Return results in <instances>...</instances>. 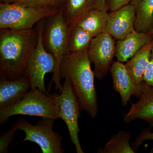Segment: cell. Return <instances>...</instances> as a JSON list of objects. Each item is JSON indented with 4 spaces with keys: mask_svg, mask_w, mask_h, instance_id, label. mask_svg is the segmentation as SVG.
<instances>
[{
    "mask_svg": "<svg viewBox=\"0 0 153 153\" xmlns=\"http://www.w3.org/2000/svg\"><path fill=\"white\" fill-rule=\"evenodd\" d=\"M38 39L37 27L30 30L0 29V75L6 79L24 76Z\"/></svg>",
    "mask_w": 153,
    "mask_h": 153,
    "instance_id": "1",
    "label": "cell"
},
{
    "mask_svg": "<svg viewBox=\"0 0 153 153\" xmlns=\"http://www.w3.org/2000/svg\"><path fill=\"white\" fill-rule=\"evenodd\" d=\"M91 63L87 51L68 53L61 62L60 75L61 79L70 80L81 111L94 118L98 114V106Z\"/></svg>",
    "mask_w": 153,
    "mask_h": 153,
    "instance_id": "2",
    "label": "cell"
},
{
    "mask_svg": "<svg viewBox=\"0 0 153 153\" xmlns=\"http://www.w3.org/2000/svg\"><path fill=\"white\" fill-rule=\"evenodd\" d=\"M69 30V26L63 18L62 8L57 13L46 19L43 33V44L56 61V68L48 85V91H50L53 82L55 84V91L59 90L60 92L63 88L60 82V67L63 57L68 53Z\"/></svg>",
    "mask_w": 153,
    "mask_h": 153,
    "instance_id": "3",
    "label": "cell"
},
{
    "mask_svg": "<svg viewBox=\"0 0 153 153\" xmlns=\"http://www.w3.org/2000/svg\"><path fill=\"white\" fill-rule=\"evenodd\" d=\"M61 8L28 7L14 3L1 2L0 29L30 30L41 20L57 13Z\"/></svg>",
    "mask_w": 153,
    "mask_h": 153,
    "instance_id": "4",
    "label": "cell"
},
{
    "mask_svg": "<svg viewBox=\"0 0 153 153\" xmlns=\"http://www.w3.org/2000/svg\"><path fill=\"white\" fill-rule=\"evenodd\" d=\"M17 115L39 117L56 120L60 118L53 94L48 95L38 88L31 89L18 103L0 109V124Z\"/></svg>",
    "mask_w": 153,
    "mask_h": 153,
    "instance_id": "5",
    "label": "cell"
},
{
    "mask_svg": "<svg viewBox=\"0 0 153 153\" xmlns=\"http://www.w3.org/2000/svg\"><path fill=\"white\" fill-rule=\"evenodd\" d=\"M46 19H43L37 24L38 39L37 45L30 55L24 72V76L30 79L32 88H38L48 95L44 84L45 75L54 73L56 68L55 57L44 47L43 41V30Z\"/></svg>",
    "mask_w": 153,
    "mask_h": 153,
    "instance_id": "6",
    "label": "cell"
},
{
    "mask_svg": "<svg viewBox=\"0 0 153 153\" xmlns=\"http://www.w3.org/2000/svg\"><path fill=\"white\" fill-rule=\"evenodd\" d=\"M55 120L42 118L36 125H33L25 119L20 118L14 125L18 130L25 132V138L21 142L29 141L37 144L43 153H63V137L53 130Z\"/></svg>",
    "mask_w": 153,
    "mask_h": 153,
    "instance_id": "7",
    "label": "cell"
},
{
    "mask_svg": "<svg viewBox=\"0 0 153 153\" xmlns=\"http://www.w3.org/2000/svg\"><path fill=\"white\" fill-rule=\"evenodd\" d=\"M64 79L61 92L53 94V97L58 108L60 118L67 126L70 139L75 146L76 152L84 153L78 137L80 133L78 119L81 117V108L70 80L68 78Z\"/></svg>",
    "mask_w": 153,
    "mask_h": 153,
    "instance_id": "8",
    "label": "cell"
},
{
    "mask_svg": "<svg viewBox=\"0 0 153 153\" xmlns=\"http://www.w3.org/2000/svg\"><path fill=\"white\" fill-rule=\"evenodd\" d=\"M88 55L94 66L97 78L101 80L110 71L116 53L114 38L106 32L94 37L87 50Z\"/></svg>",
    "mask_w": 153,
    "mask_h": 153,
    "instance_id": "9",
    "label": "cell"
},
{
    "mask_svg": "<svg viewBox=\"0 0 153 153\" xmlns=\"http://www.w3.org/2000/svg\"><path fill=\"white\" fill-rule=\"evenodd\" d=\"M109 71L112 77L114 89L119 94L123 105L127 104L132 95L140 98L146 83H135L123 63L113 62Z\"/></svg>",
    "mask_w": 153,
    "mask_h": 153,
    "instance_id": "10",
    "label": "cell"
},
{
    "mask_svg": "<svg viewBox=\"0 0 153 153\" xmlns=\"http://www.w3.org/2000/svg\"><path fill=\"white\" fill-rule=\"evenodd\" d=\"M136 13L129 4L108 13L105 32L114 39L121 40L135 30Z\"/></svg>",
    "mask_w": 153,
    "mask_h": 153,
    "instance_id": "11",
    "label": "cell"
},
{
    "mask_svg": "<svg viewBox=\"0 0 153 153\" xmlns=\"http://www.w3.org/2000/svg\"><path fill=\"white\" fill-rule=\"evenodd\" d=\"M31 88V82L27 76L13 79L0 77V109L18 103Z\"/></svg>",
    "mask_w": 153,
    "mask_h": 153,
    "instance_id": "12",
    "label": "cell"
},
{
    "mask_svg": "<svg viewBox=\"0 0 153 153\" xmlns=\"http://www.w3.org/2000/svg\"><path fill=\"white\" fill-rule=\"evenodd\" d=\"M137 119L153 126V88L146 83L139 100L131 105L123 121L127 123Z\"/></svg>",
    "mask_w": 153,
    "mask_h": 153,
    "instance_id": "13",
    "label": "cell"
},
{
    "mask_svg": "<svg viewBox=\"0 0 153 153\" xmlns=\"http://www.w3.org/2000/svg\"><path fill=\"white\" fill-rule=\"evenodd\" d=\"M153 36L135 30L116 43L115 57L117 61L127 62L152 38Z\"/></svg>",
    "mask_w": 153,
    "mask_h": 153,
    "instance_id": "14",
    "label": "cell"
},
{
    "mask_svg": "<svg viewBox=\"0 0 153 153\" xmlns=\"http://www.w3.org/2000/svg\"><path fill=\"white\" fill-rule=\"evenodd\" d=\"M153 48V37L125 64L137 84L144 82V74L149 64Z\"/></svg>",
    "mask_w": 153,
    "mask_h": 153,
    "instance_id": "15",
    "label": "cell"
},
{
    "mask_svg": "<svg viewBox=\"0 0 153 153\" xmlns=\"http://www.w3.org/2000/svg\"><path fill=\"white\" fill-rule=\"evenodd\" d=\"M108 15L107 10L93 9L81 17L74 26L82 28L95 37L105 32Z\"/></svg>",
    "mask_w": 153,
    "mask_h": 153,
    "instance_id": "16",
    "label": "cell"
},
{
    "mask_svg": "<svg viewBox=\"0 0 153 153\" xmlns=\"http://www.w3.org/2000/svg\"><path fill=\"white\" fill-rule=\"evenodd\" d=\"M136 13L135 29L147 33L153 26V0H132Z\"/></svg>",
    "mask_w": 153,
    "mask_h": 153,
    "instance_id": "17",
    "label": "cell"
},
{
    "mask_svg": "<svg viewBox=\"0 0 153 153\" xmlns=\"http://www.w3.org/2000/svg\"><path fill=\"white\" fill-rule=\"evenodd\" d=\"M62 9L65 22L71 27L88 11L95 8L91 0H65Z\"/></svg>",
    "mask_w": 153,
    "mask_h": 153,
    "instance_id": "18",
    "label": "cell"
},
{
    "mask_svg": "<svg viewBox=\"0 0 153 153\" xmlns=\"http://www.w3.org/2000/svg\"><path fill=\"white\" fill-rule=\"evenodd\" d=\"M69 27L67 45L68 53L87 51L93 36L78 26L74 25Z\"/></svg>",
    "mask_w": 153,
    "mask_h": 153,
    "instance_id": "19",
    "label": "cell"
},
{
    "mask_svg": "<svg viewBox=\"0 0 153 153\" xmlns=\"http://www.w3.org/2000/svg\"><path fill=\"white\" fill-rule=\"evenodd\" d=\"M131 135L126 131H121L114 135L102 149H99L100 153H136L130 143Z\"/></svg>",
    "mask_w": 153,
    "mask_h": 153,
    "instance_id": "20",
    "label": "cell"
},
{
    "mask_svg": "<svg viewBox=\"0 0 153 153\" xmlns=\"http://www.w3.org/2000/svg\"><path fill=\"white\" fill-rule=\"evenodd\" d=\"M65 0H15L13 3L32 7L62 8Z\"/></svg>",
    "mask_w": 153,
    "mask_h": 153,
    "instance_id": "21",
    "label": "cell"
},
{
    "mask_svg": "<svg viewBox=\"0 0 153 153\" xmlns=\"http://www.w3.org/2000/svg\"><path fill=\"white\" fill-rule=\"evenodd\" d=\"M19 130L14 125L12 128L3 133L0 137V153H7L9 145L13 142L14 134Z\"/></svg>",
    "mask_w": 153,
    "mask_h": 153,
    "instance_id": "22",
    "label": "cell"
},
{
    "mask_svg": "<svg viewBox=\"0 0 153 153\" xmlns=\"http://www.w3.org/2000/svg\"><path fill=\"white\" fill-rule=\"evenodd\" d=\"M148 140L153 141V132L151 131L150 129L146 128L140 133L135 140L132 143V147L136 152L138 148L142 144L144 141ZM151 152H153V148Z\"/></svg>",
    "mask_w": 153,
    "mask_h": 153,
    "instance_id": "23",
    "label": "cell"
},
{
    "mask_svg": "<svg viewBox=\"0 0 153 153\" xmlns=\"http://www.w3.org/2000/svg\"><path fill=\"white\" fill-rule=\"evenodd\" d=\"M143 81L153 88V48L149 64L144 74Z\"/></svg>",
    "mask_w": 153,
    "mask_h": 153,
    "instance_id": "24",
    "label": "cell"
},
{
    "mask_svg": "<svg viewBox=\"0 0 153 153\" xmlns=\"http://www.w3.org/2000/svg\"><path fill=\"white\" fill-rule=\"evenodd\" d=\"M132 0H109L108 8L111 11L115 10L130 4Z\"/></svg>",
    "mask_w": 153,
    "mask_h": 153,
    "instance_id": "25",
    "label": "cell"
},
{
    "mask_svg": "<svg viewBox=\"0 0 153 153\" xmlns=\"http://www.w3.org/2000/svg\"><path fill=\"white\" fill-rule=\"evenodd\" d=\"M95 9L100 10H107V6L106 0H91Z\"/></svg>",
    "mask_w": 153,
    "mask_h": 153,
    "instance_id": "26",
    "label": "cell"
},
{
    "mask_svg": "<svg viewBox=\"0 0 153 153\" xmlns=\"http://www.w3.org/2000/svg\"><path fill=\"white\" fill-rule=\"evenodd\" d=\"M1 3H13L15 0H0Z\"/></svg>",
    "mask_w": 153,
    "mask_h": 153,
    "instance_id": "27",
    "label": "cell"
},
{
    "mask_svg": "<svg viewBox=\"0 0 153 153\" xmlns=\"http://www.w3.org/2000/svg\"><path fill=\"white\" fill-rule=\"evenodd\" d=\"M148 35H151V36H153V26L152 27L151 30L149 31V32L147 33Z\"/></svg>",
    "mask_w": 153,
    "mask_h": 153,
    "instance_id": "28",
    "label": "cell"
}]
</instances>
